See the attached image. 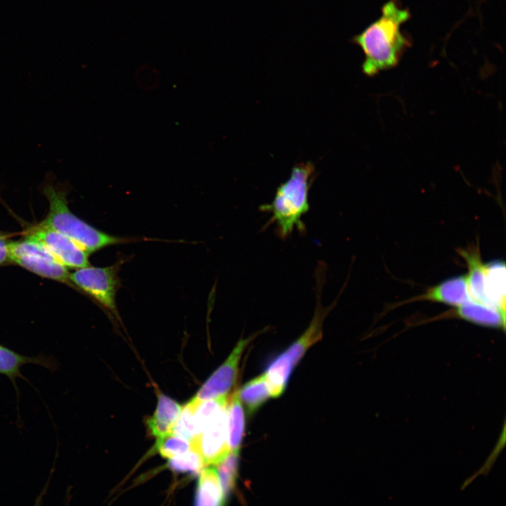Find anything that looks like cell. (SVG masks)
<instances>
[{
    "label": "cell",
    "instance_id": "cell-1",
    "mask_svg": "<svg viewBox=\"0 0 506 506\" xmlns=\"http://www.w3.org/2000/svg\"><path fill=\"white\" fill-rule=\"evenodd\" d=\"M410 16L408 10L391 0L383 5L378 19L352 37L351 41L364 54L362 71L366 76L373 77L398 65L410 46V39L401 31Z\"/></svg>",
    "mask_w": 506,
    "mask_h": 506
},
{
    "label": "cell",
    "instance_id": "cell-2",
    "mask_svg": "<svg viewBox=\"0 0 506 506\" xmlns=\"http://www.w3.org/2000/svg\"><path fill=\"white\" fill-rule=\"evenodd\" d=\"M316 174L311 162L296 164L289 179L277 188L273 201L260 206V210L272 214L268 223H275V232L280 238L286 239L294 229L302 234L306 233L301 219L309 210V193Z\"/></svg>",
    "mask_w": 506,
    "mask_h": 506
},
{
    "label": "cell",
    "instance_id": "cell-3",
    "mask_svg": "<svg viewBox=\"0 0 506 506\" xmlns=\"http://www.w3.org/2000/svg\"><path fill=\"white\" fill-rule=\"evenodd\" d=\"M43 191L48 200L49 210L40 223L67 236L87 254L109 245L129 241L128 238L103 232L75 216L68 207L64 191L51 184L44 186Z\"/></svg>",
    "mask_w": 506,
    "mask_h": 506
},
{
    "label": "cell",
    "instance_id": "cell-4",
    "mask_svg": "<svg viewBox=\"0 0 506 506\" xmlns=\"http://www.w3.org/2000/svg\"><path fill=\"white\" fill-rule=\"evenodd\" d=\"M122 262L107 267L87 266L70 273V282L118 317L116 294L120 286L118 272Z\"/></svg>",
    "mask_w": 506,
    "mask_h": 506
},
{
    "label": "cell",
    "instance_id": "cell-5",
    "mask_svg": "<svg viewBox=\"0 0 506 506\" xmlns=\"http://www.w3.org/2000/svg\"><path fill=\"white\" fill-rule=\"evenodd\" d=\"M9 261L44 278L70 283V273L40 242L25 237L9 242Z\"/></svg>",
    "mask_w": 506,
    "mask_h": 506
},
{
    "label": "cell",
    "instance_id": "cell-6",
    "mask_svg": "<svg viewBox=\"0 0 506 506\" xmlns=\"http://www.w3.org/2000/svg\"><path fill=\"white\" fill-rule=\"evenodd\" d=\"M27 238L42 244L65 267L79 268L89 266V254L67 236L41 223L27 231Z\"/></svg>",
    "mask_w": 506,
    "mask_h": 506
},
{
    "label": "cell",
    "instance_id": "cell-7",
    "mask_svg": "<svg viewBox=\"0 0 506 506\" xmlns=\"http://www.w3.org/2000/svg\"><path fill=\"white\" fill-rule=\"evenodd\" d=\"M227 406L222 409L191 441V448L205 465H216L230 452L228 443Z\"/></svg>",
    "mask_w": 506,
    "mask_h": 506
},
{
    "label": "cell",
    "instance_id": "cell-8",
    "mask_svg": "<svg viewBox=\"0 0 506 506\" xmlns=\"http://www.w3.org/2000/svg\"><path fill=\"white\" fill-rule=\"evenodd\" d=\"M253 338L251 336L238 342L226 360L207 379L193 400L202 402L227 395L235 382L242 355Z\"/></svg>",
    "mask_w": 506,
    "mask_h": 506
},
{
    "label": "cell",
    "instance_id": "cell-9",
    "mask_svg": "<svg viewBox=\"0 0 506 506\" xmlns=\"http://www.w3.org/2000/svg\"><path fill=\"white\" fill-rule=\"evenodd\" d=\"M420 299L458 306L472 301L466 275L448 278L429 288Z\"/></svg>",
    "mask_w": 506,
    "mask_h": 506
},
{
    "label": "cell",
    "instance_id": "cell-10",
    "mask_svg": "<svg viewBox=\"0 0 506 506\" xmlns=\"http://www.w3.org/2000/svg\"><path fill=\"white\" fill-rule=\"evenodd\" d=\"M449 315L481 326L503 329L505 327V313L473 300L456 306Z\"/></svg>",
    "mask_w": 506,
    "mask_h": 506
},
{
    "label": "cell",
    "instance_id": "cell-11",
    "mask_svg": "<svg viewBox=\"0 0 506 506\" xmlns=\"http://www.w3.org/2000/svg\"><path fill=\"white\" fill-rule=\"evenodd\" d=\"M458 253L467 264L468 273L466 278L472 299L489 306L484 287L486 268L481 261L479 248L476 247L460 249Z\"/></svg>",
    "mask_w": 506,
    "mask_h": 506
},
{
    "label": "cell",
    "instance_id": "cell-12",
    "mask_svg": "<svg viewBox=\"0 0 506 506\" xmlns=\"http://www.w3.org/2000/svg\"><path fill=\"white\" fill-rule=\"evenodd\" d=\"M182 408L169 397L160 394L155 411L146 422L150 433L157 439L172 434Z\"/></svg>",
    "mask_w": 506,
    "mask_h": 506
},
{
    "label": "cell",
    "instance_id": "cell-13",
    "mask_svg": "<svg viewBox=\"0 0 506 506\" xmlns=\"http://www.w3.org/2000/svg\"><path fill=\"white\" fill-rule=\"evenodd\" d=\"M28 363L42 365L50 370L56 366L55 361L50 357L42 355L26 356L0 344V373L8 377L14 384L16 378L22 377L20 368Z\"/></svg>",
    "mask_w": 506,
    "mask_h": 506
},
{
    "label": "cell",
    "instance_id": "cell-14",
    "mask_svg": "<svg viewBox=\"0 0 506 506\" xmlns=\"http://www.w3.org/2000/svg\"><path fill=\"white\" fill-rule=\"evenodd\" d=\"M485 293L489 306L505 313V264L499 260L485 264Z\"/></svg>",
    "mask_w": 506,
    "mask_h": 506
},
{
    "label": "cell",
    "instance_id": "cell-15",
    "mask_svg": "<svg viewBox=\"0 0 506 506\" xmlns=\"http://www.w3.org/2000/svg\"><path fill=\"white\" fill-rule=\"evenodd\" d=\"M225 496L216 470L213 467L201 472L195 495V506H224Z\"/></svg>",
    "mask_w": 506,
    "mask_h": 506
},
{
    "label": "cell",
    "instance_id": "cell-16",
    "mask_svg": "<svg viewBox=\"0 0 506 506\" xmlns=\"http://www.w3.org/2000/svg\"><path fill=\"white\" fill-rule=\"evenodd\" d=\"M226 412L228 447L230 451L239 452L245 430V415L238 390L228 400Z\"/></svg>",
    "mask_w": 506,
    "mask_h": 506
},
{
    "label": "cell",
    "instance_id": "cell-17",
    "mask_svg": "<svg viewBox=\"0 0 506 506\" xmlns=\"http://www.w3.org/2000/svg\"><path fill=\"white\" fill-rule=\"evenodd\" d=\"M293 369L290 360L284 352L270 363L264 374L271 397L277 398L283 393Z\"/></svg>",
    "mask_w": 506,
    "mask_h": 506
},
{
    "label": "cell",
    "instance_id": "cell-18",
    "mask_svg": "<svg viewBox=\"0 0 506 506\" xmlns=\"http://www.w3.org/2000/svg\"><path fill=\"white\" fill-rule=\"evenodd\" d=\"M238 394L249 414L254 413L271 397L264 374L247 382L238 390Z\"/></svg>",
    "mask_w": 506,
    "mask_h": 506
},
{
    "label": "cell",
    "instance_id": "cell-19",
    "mask_svg": "<svg viewBox=\"0 0 506 506\" xmlns=\"http://www.w3.org/2000/svg\"><path fill=\"white\" fill-rule=\"evenodd\" d=\"M238 458L239 452L230 451L215 465L224 496H228L234 488L238 469Z\"/></svg>",
    "mask_w": 506,
    "mask_h": 506
},
{
    "label": "cell",
    "instance_id": "cell-20",
    "mask_svg": "<svg viewBox=\"0 0 506 506\" xmlns=\"http://www.w3.org/2000/svg\"><path fill=\"white\" fill-rule=\"evenodd\" d=\"M155 448L162 457L170 459L189 451L191 444L188 440L171 434L157 439Z\"/></svg>",
    "mask_w": 506,
    "mask_h": 506
},
{
    "label": "cell",
    "instance_id": "cell-21",
    "mask_svg": "<svg viewBox=\"0 0 506 506\" xmlns=\"http://www.w3.org/2000/svg\"><path fill=\"white\" fill-rule=\"evenodd\" d=\"M205 465L201 455L192 448L181 455L169 459L168 462V467L177 472L197 474Z\"/></svg>",
    "mask_w": 506,
    "mask_h": 506
},
{
    "label": "cell",
    "instance_id": "cell-22",
    "mask_svg": "<svg viewBox=\"0 0 506 506\" xmlns=\"http://www.w3.org/2000/svg\"><path fill=\"white\" fill-rule=\"evenodd\" d=\"M195 406L189 401L182 408L181 414L173 428L172 434L180 436L191 441L197 435V428L194 419Z\"/></svg>",
    "mask_w": 506,
    "mask_h": 506
},
{
    "label": "cell",
    "instance_id": "cell-23",
    "mask_svg": "<svg viewBox=\"0 0 506 506\" xmlns=\"http://www.w3.org/2000/svg\"><path fill=\"white\" fill-rule=\"evenodd\" d=\"M9 242L0 233V266L9 261Z\"/></svg>",
    "mask_w": 506,
    "mask_h": 506
}]
</instances>
